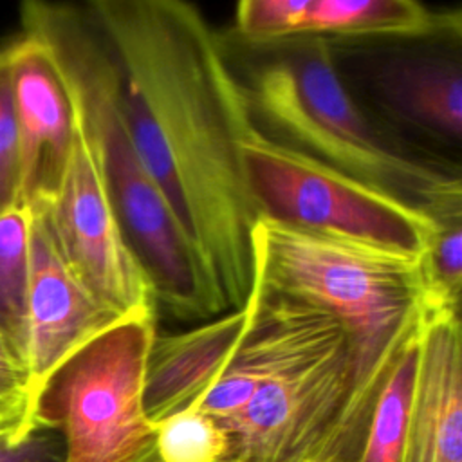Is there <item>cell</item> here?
I'll use <instances>...</instances> for the list:
<instances>
[{
  "instance_id": "6da1fadb",
  "label": "cell",
  "mask_w": 462,
  "mask_h": 462,
  "mask_svg": "<svg viewBox=\"0 0 462 462\" xmlns=\"http://www.w3.org/2000/svg\"><path fill=\"white\" fill-rule=\"evenodd\" d=\"M88 18L119 74L134 146L226 312L254 282L260 215L240 146L256 128L245 85L204 16L182 0H96Z\"/></svg>"
},
{
  "instance_id": "7a4b0ae2",
  "label": "cell",
  "mask_w": 462,
  "mask_h": 462,
  "mask_svg": "<svg viewBox=\"0 0 462 462\" xmlns=\"http://www.w3.org/2000/svg\"><path fill=\"white\" fill-rule=\"evenodd\" d=\"M253 254L267 291L327 312L345 330L350 395L327 462H359L383 384L417 328L424 301L420 254L265 218L256 224Z\"/></svg>"
},
{
  "instance_id": "3957f363",
  "label": "cell",
  "mask_w": 462,
  "mask_h": 462,
  "mask_svg": "<svg viewBox=\"0 0 462 462\" xmlns=\"http://www.w3.org/2000/svg\"><path fill=\"white\" fill-rule=\"evenodd\" d=\"M22 9L23 29L51 47L97 148L119 222L152 280L155 301L179 319L208 321L224 314L195 251L139 159L121 103L117 67L96 25L65 5L27 2Z\"/></svg>"
},
{
  "instance_id": "277c9868",
  "label": "cell",
  "mask_w": 462,
  "mask_h": 462,
  "mask_svg": "<svg viewBox=\"0 0 462 462\" xmlns=\"http://www.w3.org/2000/svg\"><path fill=\"white\" fill-rule=\"evenodd\" d=\"M289 42L245 87L253 116L283 144L428 211L462 199L458 177L393 150L377 135L343 85L327 38Z\"/></svg>"
},
{
  "instance_id": "5b68a950",
  "label": "cell",
  "mask_w": 462,
  "mask_h": 462,
  "mask_svg": "<svg viewBox=\"0 0 462 462\" xmlns=\"http://www.w3.org/2000/svg\"><path fill=\"white\" fill-rule=\"evenodd\" d=\"M155 334L157 312L128 314L43 383L34 420L60 428L67 462H135L153 446L144 375Z\"/></svg>"
},
{
  "instance_id": "8992f818",
  "label": "cell",
  "mask_w": 462,
  "mask_h": 462,
  "mask_svg": "<svg viewBox=\"0 0 462 462\" xmlns=\"http://www.w3.org/2000/svg\"><path fill=\"white\" fill-rule=\"evenodd\" d=\"M240 155L260 218L415 254L437 227L428 209L283 144L258 126L242 141Z\"/></svg>"
},
{
  "instance_id": "52a82bcc",
  "label": "cell",
  "mask_w": 462,
  "mask_h": 462,
  "mask_svg": "<svg viewBox=\"0 0 462 462\" xmlns=\"http://www.w3.org/2000/svg\"><path fill=\"white\" fill-rule=\"evenodd\" d=\"M72 108L67 166L54 199L42 211L65 262L94 296L123 316L155 312L152 280L119 222L97 148L74 103Z\"/></svg>"
},
{
  "instance_id": "ba28073f",
  "label": "cell",
  "mask_w": 462,
  "mask_h": 462,
  "mask_svg": "<svg viewBox=\"0 0 462 462\" xmlns=\"http://www.w3.org/2000/svg\"><path fill=\"white\" fill-rule=\"evenodd\" d=\"M22 152V204L49 206L61 182L72 135L74 108L51 47L36 32L5 45Z\"/></svg>"
},
{
  "instance_id": "9c48e42d",
  "label": "cell",
  "mask_w": 462,
  "mask_h": 462,
  "mask_svg": "<svg viewBox=\"0 0 462 462\" xmlns=\"http://www.w3.org/2000/svg\"><path fill=\"white\" fill-rule=\"evenodd\" d=\"M31 213L27 368L38 395L51 374L90 339L125 318L74 274L42 209Z\"/></svg>"
},
{
  "instance_id": "30bf717a",
  "label": "cell",
  "mask_w": 462,
  "mask_h": 462,
  "mask_svg": "<svg viewBox=\"0 0 462 462\" xmlns=\"http://www.w3.org/2000/svg\"><path fill=\"white\" fill-rule=\"evenodd\" d=\"M401 462H462V343L458 309L422 305Z\"/></svg>"
},
{
  "instance_id": "8fae6325",
  "label": "cell",
  "mask_w": 462,
  "mask_h": 462,
  "mask_svg": "<svg viewBox=\"0 0 462 462\" xmlns=\"http://www.w3.org/2000/svg\"><path fill=\"white\" fill-rule=\"evenodd\" d=\"M258 301V283L240 309L179 334H155L144 375V411L152 424L197 406L235 356Z\"/></svg>"
},
{
  "instance_id": "7c38bea8",
  "label": "cell",
  "mask_w": 462,
  "mask_h": 462,
  "mask_svg": "<svg viewBox=\"0 0 462 462\" xmlns=\"http://www.w3.org/2000/svg\"><path fill=\"white\" fill-rule=\"evenodd\" d=\"M379 90L406 121L444 139L462 134L460 63L442 56L397 58L381 69Z\"/></svg>"
},
{
  "instance_id": "4fadbf2b",
  "label": "cell",
  "mask_w": 462,
  "mask_h": 462,
  "mask_svg": "<svg viewBox=\"0 0 462 462\" xmlns=\"http://www.w3.org/2000/svg\"><path fill=\"white\" fill-rule=\"evenodd\" d=\"M458 29V14L413 0H309L301 38H426Z\"/></svg>"
},
{
  "instance_id": "5bb4252c",
  "label": "cell",
  "mask_w": 462,
  "mask_h": 462,
  "mask_svg": "<svg viewBox=\"0 0 462 462\" xmlns=\"http://www.w3.org/2000/svg\"><path fill=\"white\" fill-rule=\"evenodd\" d=\"M29 235L31 213L27 208H16L0 217V332L25 366L31 283Z\"/></svg>"
},
{
  "instance_id": "9a60e30c",
  "label": "cell",
  "mask_w": 462,
  "mask_h": 462,
  "mask_svg": "<svg viewBox=\"0 0 462 462\" xmlns=\"http://www.w3.org/2000/svg\"><path fill=\"white\" fill-rule=\"evenodd\" d=\"M413 372L415 332L397 354L383 384L359 462H401L406 439Z\"/></svg>"
},
{
  "instance_id": "2e32d148",
  "label": "cell",
  "mask_w": 462,
  "mask_h": 462,
  "mask_svg": "<svg viewBox=\"0 0 462 462\" xmlns=\"http://www.w3.org/2000/svg\"><path fill=\"white\" fill-rule=\"evenodd\" d=\"M437 227L420 253L422 305L460 307L462 289V199L430 211Z\"/></svg>"
},
{
  "instance_id": "e0dca14e",
  "label": "cell",
  "mask_w": 462,
  "mask_h": 462,
  "mask_svg": "<svg viewBox=\"0 0 462 462\" xmlns=\"http://www.w3.org/2000/svg\"><path fill=\"white\" fill-rule=\"evenodd\" d=\"M153 449L161 462H226L231 442L226 430L191 406L153 424Z\"/></svg>"
},
{
  "instance_id": "ac0fdd59",
  "label": "cell",
  "mask_w": 462,
  "mask_h": 462,
  "mask_svg": "<svg viewBox=\"0 0 462 462\" xmlns=\"http://www.w3.org/2000/svg\"><path fill=\"white\" fill-rule=\"evenodd\" d=\"M309 0H242L235 9L238 34L254 43L301 38Z\"/></svg>"
},
{
  "instance_id": "d6986e66",
  "label": "cell",
  "mask_w": 462,
  "mask_h": 462,
  "mask_svg": "<svg viewBox=\"0 0 462 462\" xmlns=\"http://www.w3.org/2000/svg\"><path fill=\"white\" fill-rule=\"evenodd\" d=\"M22 204V152L7 49H0V217Z\"/></svg>"
},
{
  "instance_id": "ffe728a7",
  "label": "cell",
  "mask_w": 462,
  "mask_h": 462,
  "mask_svg": "<svg viewBox=\"0 0 462 462\" xmlns=\"http://www.w3.org/2000/svg\"><path fill=\"white\" fill-rule=\"evenodd\" d=\"M34 402L29 370L0 332V417L16 439L34 424Z\"/></svg>"
},
{
  "instance_id": "44dd1931",
  "label": "cell",
  "mask_w": 462,
  "mask_h": 462,
  "mask_svg": "<svg viewBox=\"0 0 462 462\" xmlns=\"http://www.w3.org/2000/svg\"><path fill=\"white\" fill-rule=\"evenodd\" d=\"M0 462H67L65 437L60 428L38 420L20 439L2 431Z\"/></svg>"
},
{
  "instance_id": "7402d4cb",
  "label": "cell",
  "mask_w": 462,
  "mask_h": 462,
  "mask_svg": "<svg viewBox=\"0 0 462 462\" xmlns=\"http://www.w3.org/2000/svg\"><path fill=\"white\" fill-rule=\"evenodd\" d=\"M135 462H161L159 460V457H157V453H155V449H153V446L150 448V449H146ZM226 462H236L235 458H229V460H226Z\"/></svg>"
},
{
  "instance_id": "603a6c76",
  "label": "cell",
  "mask_w": 462,
  "mask_h": 462,
  "mask_svg": "<svg viewBox=\"0 0 462 462\" xmlns=\"http://www.w3.org/2000/svg\"><path fill=\"white\" fill-rule=\"evenodd\" d=\"M2 431H9V433H13V430H11V428L5 424V420L0 417V433H2ZM13 437H14V433H13ZM14 439H16V437H14Z\"/></svg>"
}]
</instances>
